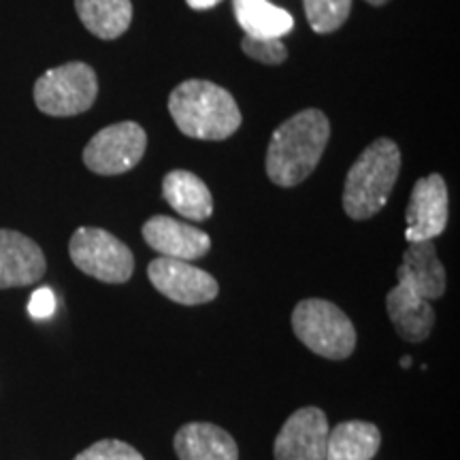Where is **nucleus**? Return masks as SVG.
<instances>
[{"instance_id":"obj_23","label":"nucleus","mask_w":460,"mask_h":460,"mask_svg":"<svg viewBox=\"0 0 460 460\" xmlns=\"http://www.w3.org/2000/svg\"><path fill=\"white\" fill-rule=\"evenodd\" d=\"M56 312V296L51 292V288H39L37 292L31 296V303H28V314L32 315L34 320H48Z\"/></svg>"},{"instance_id":"obj_20","label":"nucleus","mask_w":460,"mask_h":460,"mask_svg":"<svg viewBox=\"0 0 460 460\" xmlns=\"http://www.w3.org/2000/svg\"><path fill=\"white\" fill-rule=\"evenodd\" d=\"M309 26L318 34H331L348 22L352 0H303Z\"/></svg>"},{"instance_id":"obj_10","label":"nucleus","mask_w":460,"mask_h":460,"mask_svg":"<svg viewBox=\"0 0 460 460\" xmlns=\"http://www.w3.org/2000/svg\"><path fill=\"white\" fill-rule=\"evenodd\" d=\"M329 420L318 407L296 410L275 439V460H326Z\"/></svg>"},{"instance_id":"obj_2","label":"nucleus","mask_w":460,"mask_h":460,"mask_svg":"<svg viewBox=\"0 0 460 460\" xmlns=\"http://www.w3.org/2000/svg\"><path fill=\"white\" fill-rule=\"evenodd\" d=\"M169 113L183 135L200 141H224L239 130L241 111L228 90L205 79H188L169 96Z\"/></svg>"},{"instance_id":"obj_15","label":"nucleus","mask_w":460,"mask_h":460,"mask_svg":"<svg viewBox=\"0 0 460 460\" xmlns=\"http://www.w3.org/2000/svg\"><path fill=\"white\" fill-rule=\"evenodd\" d=\"M172 446L180 460H239L237 441L209 422L183 424Z\"/></svg>"},{"instance_id":"obj_19","label":"nucleus","mask_w":460,"mask_h":460,"mask_svg":"<svg viewBox=\"0 0 460 460\" xmlns=\"http://www.w3.org/2000/svg\"><path fill=\"white\" fill-rule=\"evenodd\" d=\"M75 9L82 24L102 41L122 37L132 22L130 0H75Z\"/></svg>"},{"instance_id":"obj_14","label":"nucleus","mask_w":460,"mask_h":460,"mask_svg":"<svg viewBox=\"0 0 460 460\" xmlns=\"http://www.w3.org/2000/svg\"><path fill=\"white\" fill-rule=\"evenodd\" d=\"M386 312L396 335L410 343H420L435 326V309L427 298L418 296L407 286L396 284L386 296Z\"/></svg>"},{"instance_id":"obj_11","label":"nucleus","mask_w":460,"mask_h":460,"mask_svg":"<svg viewBox=\"0 0 460 460\" xmlns=\"http://www.w3.org/2000/svg\"><path fill=\"white\" fill-rule=\"evenodd\" d=\"M143 239L160 256L186 262L199 261L211 250V239L205 230L169 216L149 217L143 224Z\"/></svg>"},{"instance_id":"obj_17","label":"nucleus","mask_w":460,"mask_h":460,"mask_svg":"<svg viewBox=\"0 0 460 460\" xmlns=\"http://www.w3.org/2000/svg\"><path fill=\"white\" fill-rule=\"evenodd\" d=\"M382 446V433L373 422L349 420L329 430L326 460H373Z\"/></svg>"},{"instance_id":"obj_25","label":"nucleus","mask_w":460,"mask_h":460,"mask_svg":"<svg viewBox=\"0 0 460 460\" xmlns=\"http://www.w3.org/2000/svg\"><path fill=\"white\" fill-rule=\"evenodd\" d=\"M367 3H369V4H373V7H382V4H386V3H390V0H367Z\"/></svg>"},{"instance_id":"obj_5","label":"nucleus","mask_w":460,"mask_h":460,"mask_svg":"<svg viewBox=\"0 0 460 460\" xmlns=\"http://www.w3.org/2000/svg\"><path fill=\"white\" fill-rule=\"evenodd\" d=\"M99 96V79L85 62H66L45 71L34 84V105L51 118L85 113Z\"/></svg>"},{"instance_id":"obj_8","label":"nucleus","mask_w":460,"mask_h":460,"mask_svg":"<svg viewBox=\"0 0 460 460\" xmlns=\"http://www.w3.org/2000/svg\"><path fill=\"white\" fill-rule=\"evenodd\" d=\"M147 278L160 295L180 305H205L220 292L214 275L175 258L160 256L149 262Z\"/></svg>"},{"instance_id":"obj_9","label":"nucleus","mask_w":460,"mask_h":460,"mask_svg":"<svg viewBox=\"0 0 460 460\" xmlns=\"http://www.w3.org/2000/svg\"><path fill=\"white\" fill-rule=\"evenodd\" d=\"M447 186L439 172L422 177L411 190L410 205H407V230L405 237L410 243L420 241H433L439 237L447 226Z\"/></svg>"},{"instance_id":"obj_16","label":"nucleus","mask_w":460,"mask_h":460,"mask_svg":"<svg viewBox=\"0 0 460 460\" xmlns=\"http://www.w3.org/2000/svg\"><path fill=\"white\" fill-rule=\"evenodd\" d=\"M163 197L186 220L203 222L214 214V197L207 183L190 171H171L163 180Z\"/></svg>"},{"instance_id":"obj_12","label":"nucleus","mask_w":460,"mask_h":460,"mask_svg":"<svg viewBox=\"0 0 460 460\" xmlns=\"http://www.w3.org/2000/svg\"><path fill=\"white\" fill-rule=\"evenodd\" d=\"M45 269L43 250L31 237L0 228V290L37 284Z\"/></svg>"},{"instance_id":"obj_26","label":"nucleus","mask_w":460,"mask_h":460,"mask_svg":"<svg viewBox=\"0 0 460 460\" xmlns=\"http://www.w3.org/2000/svg\"><path fill=\"white\" fill-rule=\"evenodd\" d=\"M401 365H402V367H405V369H407V367H410V365H411V358H410V356H405V358H402V360H401Z\"/></svg>"},{"instance_id":"obj_13","label":"nucleus","mask_w":460,"mask_h":460,"mask_svg":"<svg viewBox=\"0 0 460 460\" xmlns=\"http://www.w3.org/2000/svg\"><path fill=\"white\" fill-rule=\"evenodd\" d=\"M396 279L427 301H437V298L444 296L446 269L437 256L433 241L410 243L402 254Z\"/></svg>"},{"instance_id":"obj_21","label":"nucleus","mask_w":460,"mask_h":460,"mask_svg":"<svg viewBox=\"0 0 460 460\" xmlns=\"http://www.w3.org/2000/svg\"><path fill=\"white\" fill-rule=\"evenodd\" d=\"M241 49L245 56H250L252 60L262 62V65H281L286 62L288 49L281 43V39H256V37H243L241 41Z\"/></svg>"},{"instance_id":"obj_1","label":"nucleus","mask_w":460,"mask_h":460,"mask_svg":"<svg viewBox=\"0 0 460 460\" xmlns=\"http://www.w3.org/2000/svg\"><path fill=\"white\" fill-rule=\"evenodd\" d=\"M331 139V122L320 109H305L278 126L267 149V175L275 186L292 188L318 166Z\"/></svg>"},{"instance_id":"obj_18","label":"nucleus","mask_w":460,"mask_h":460,"mask_svg":"<svg viewBox=\"0 0 460 460\" xmlns=\"http://www.w3.org/2000/svg\"><path fill=\"white\" fill-rule=\"evenodd\" d=\"M233 9L245 37L281 39L295 28V17L269 0H233Z\"/></svg>"},{"instance_id":"obj_4","label":"nucleus","mask_w":460,"mask_h":460,"mask_svg":"<svg viewBox=\"0 0 460 460\" xmlns=\"http://www.w3.org/2000/svg\"><path fill=\"white\" fill-rule=\"evenodd\" d=\"M292 331L305 348L322 358L343 360L356 348L352 320L335 303L324 298H307L292 312Z\"/></svg>"},{"instance_id":"obj_3","label":"nucleus","mask_w":460,"mask_h":460,"mask_svg":"<svg viewBox=\"0 0 460 460\" xmlns=\"http://www.w3.org/2000/svg\"><path fill=\"white\" fill-rule=\"evenodd\" d=\"M401 172V149L382 137L371 143L348 171L343 186V211L352 220H369L388 203Z\"/></svg>"},{"instance_id":"obj_22","label":"nucleus","mask_w":460,"mask_h":460,"mask_svg":"<svg viewBox=\"0 0 460 460\" xmlns=\"http://www.w3.org/2000/svg\"><path fill=\"white\" fill-rule=\"evenodd\" d=\"M73 460H146L139 450L119 439H102L85 447Z\"/></svg>"},{"instance_id":"obj_24","label":"nucleus","mask_w":460,"mask_h":460,"mask_svg":"<svg viewBox=\"0 0 460 460\" xmlns=\"http://www.w3.org/2000/svg\"><path fill=\"white\" fill-rule=\"evenodd\" d=\"M188 7L194 11H207V9H214L216 4H220L222 0H186Z\"/></svg>"},{"instance_id":"obj_6","label":"nucleus","mask_w":460,"mask_h":460,"mask_svg":"<svg viewBox=\"0 0 460 460\" xmlns=\"http://www.w3.org/2000/svg\"><path fill=\"white\" fill-rule=\"evenodd\" d=\"M68 254L79 271L105 284H124L135 273V256L109 230L82 226L73 233Z\"/></svg>"},{"instance_id":"obj_7","label":"nucleus","mask_w":460,"mask_h":460,"mask_svg":"<svg viewBox=\"0 0 460 460\" xmlns=\"http://www.w3.org/2000/svg\"><path fill=\"white\" fill-rule=\"evenodd\" d=\"M147 135L137 122H118L92 137L84 149V164L96 175H122L146 156Z\"/></svg>"}]
</instances>
